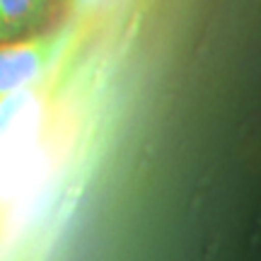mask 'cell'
Here are the masks:
<instances>
[{
	"label": "cell",
	"mask_w": 261,
	"mask_h": 261,
	"mask_svg": "<svg viewBox=\"0 0 261 261\" xmlns=\"http://www.w3.org/2000/svg\"><path fill=\"white\" fill-rule=\"evenodd\" d=\"M70 32H39L34 37L0 44V102L34 85L58 61Z\"/></svg>",
	"instance_id": "1"
},
{
	"label": "cell",
	"mask_w": 261,
	"mask_h": 261,
	"mask_svg": "<svg viewBox=\"0 0 261 261\" xmlns=\"http://www.w3.org/2000/svg\"><path fill=\"white\" fill-rule=\"evenodd\" d=\"M56 0H0V44L46 32Z\"/></svg>",
	"instance_id": "2"
},
{
	"label": "cell",
	"mask_w": 261,
	"mask_h": 261,
	"mask_svg": "<svg viewBox=\"0 0 261 261\" xmlns=\"http://www.w3.org/2000/svg\"><path fill=\"white\" fill-rule=\"evenodd\" d=\"M70 8L80 15H92V12H99L104 5H109L112 0H68Z\"/></svg>",
	"instance_id": "3"
}]
</instances>
